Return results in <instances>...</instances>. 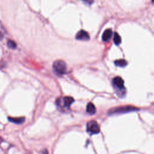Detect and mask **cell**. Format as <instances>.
Listing matches in <instances>:
<instances>
[{
  "label": "cell",
  "mask_w": 154,
  "mask_h": 154,
  "mask_svg": "<svg viewBox=\"0 0 154 154\" xmlns=\"http://www.w3.org/2000/svg\"><path fill=\"white\" fill-rule=\"evenodd\" d=\"M87 131L91 134H96L100 132V126L95 120H90L87 124Z\"/></svg>",
  "instance_id": "cell-2"
},
{
  "label": "cell",
  "mask_w": 154,
  "mask_h": 154,
  "mask_svg": "<svg viewBox=\"0 0 154 154\" xmlns=\"http://www.w3.org/2000/svg\"><path fill=\"white\" fill-rule=\"evenodd\" d=\"M86 111L88 113L91 115L95 114L96 112V109L94 104H93L92 102L88 103V104L87 105V107H86Z\"/></svg>",
  "instance_id": "cell-8"
},
{
  "label": "cell",
  "mask_w": 154,
  "mask_h": 154,
  "mask_svg": "<svg viewBox=\"0 0 154 154\" xmlns=\"http://www.w3.org/2000/svg\"><path fill=\"white\" fill-rule=\"evenodd\" d=\"M7 46L10 49H15L16 48V44L13 40H9L7 41Z\"/></svg>",
  "instance_id": "cell-12"
},
{
  "label": "cell",
  "mask_w": 154,
  "mask_h": 154,
  "mask_svg": "<svg viewBox=\"0 0 154 154\" xmlns=\"http://www.w3.org/2000/svg\"><path fill=\"white\" fill-rule=\"evenodd\" d=\"M134 110H135V108L133 107H129V106H126V107H121L115 108L114 110H112L110 113H114V114L115 113L120 114V113L133 112Z\"/></svg>",
  "instance_id": "cell-5"
},
{
  "label": "cell",
  "mask_w": 154,
  "mask_h": 154,
  "mask_svg": "<svg viewBox=\"0 0 154 154\" xmlns=\"http://www.w3.org/2000/svg\"><path fill=\"white\" fill-rule=\"evenodd\" d=\"M3 35L1 33V32H0V39H1V38H3Z\"/></svg>",
  "instance_id": "cell-14"
},
{
  "label": "cell",
  "mask_w": 154,
  "mask_h": 154,
  "mask_svg": "<svg viewBox=\"0 0 154 154\" xmlns=\"http://www.w3.org/2000/svg\"><path fill=\"white\" fill-rule=\"evenodd\" d=\"M42 154H48V152L46 150H44L43 152H42Z\"/></svg>",
  "instance_id": "cell-13"
},
{
  "label": "cell",
  "mask_w": 154,
  "mask_h": 154,
  "mask_svg": "<svg viewBox=\"0 0 154 154\" xmlns=\"http://www.w3.org/2000/svg\"><path fill=\"white\" fill-rule=\"evenodd\" d=\"M113 35V31L111 29H107L106 30L104 31L103 33V35L102 36V40L104 42H107L110 39Z\"/></svg>",
  "instance_id": "cell-7"
},
{
  "label": "cell",
  "mask_w": 154,
  "mask_h": 154,
  "mask_svg": "<svg viewBox=\"0 0 154 154\" xmlns=\"http://www.w3.org/2000/svg\"><path fill=\"white\" fill-rule=\"evenodd\" d=\"M74 102V99L70 96H65L63 98H59L57 100V104L58 106H62V107L69 108L71 104Z\"/></svg>",
  "instance_id": "cell-3"
},
{
  "label": "cell",
  "mask_w": 154,
  "mask_h": 154,
  "mask_svg": "<svg viewBox=\"0 0 154 154\" xmlns=\"http://www.w3.org/2000/svg\"><path fill=\"white\" fill-rule=\"evenodd\" d=\"M113 41H114V43H115V45H119L121 43V41H122V40H121V37L120 36V35L117 33H114Z\"/></svg>",
  "instance_id": "cell-11"
},
{
  "label": "cell",
  "mask_w": 154,
  "mask_h": 154,
  "mask_svg": "<svg viewBox=\"0 0 154 154\" xmlns=\"http://www.w3.org/2000/svg\"><path fill=\"white\" fill-rule=\"evenodd\" d=\"M76 38L80 40H89L90 39V36L87 31L82 30L77 33Z\"/></svg>",
  "instance_id": "cell-6"
},
{
  "label": "cell",
  "mask_w": 154,
  "mask_h": 154,
  "mask_svg": "<svg viewBox=\"0 0 154 154\" xmlns=\"http://www.w3.org/2000/svg\"><path fill=\"white\" fill-rule=\"evenodd\" d=\"M9 120L10 122H12L13 123H16V124H21L23 123L24 121H25V118L24 117H9Z\"/></svg>",
  "instance_id": "cell-9"
},
{
  "label": "cell",
  "mask_w": 154,
  "mask_h": 154,
  "mask_svg": "<svg viewBox=\"0 0 154 154\" xmlns=\"http://www.w3.org/2000/svg\"><path fill=\"white\" fill-rule=\"evenodd\" d=\"M114 64L115 65H116L117 66L123 68L127 65V62H126V60L123 59H121V60H116V61H115Z\"/></svg>",
  "instance_id": "cell-10"
},
{
  "label": "cell",
  "mask_w": 154,
  "mask_h": 154,
  "mask_svg": "<svg viewBox=\"0 0 154 154\" xmlns=\"http://www.w3.org/2000/svg\"><path fill=\"white\" fill-rule=\"evenodd\" d=\"M113 84L114 87L117 90L119 91L125 90L124 81L120 76L114 77L113 80Z\"/></svg>",
  "instance_id": "cell-4"
},
{
  "label": "cell",
  "mask_w": 154,
  "mask_h": 154,
  "mask_svg": "<svg viewBox=\"0 0 154 154\" xmlns=\"http://www.w3.org/2000/svg\"><path fill=\"white\" fill-rule=\"evenodd\" d=\"M52 67L54 72L59 75H62L66 72V64L63 60H57L53 63Z\"/></svg>",
  "instance_id": "cell-1"
}]
</instances>
